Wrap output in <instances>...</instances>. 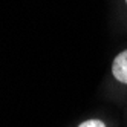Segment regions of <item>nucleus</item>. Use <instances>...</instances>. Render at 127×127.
Listing matches in <instances>:
<instances>
[{
    "instance_id": "f257e3e1",
    "label": "nucleus",
    "mask_w": 127,
    "mask_h": 127,
    "mask_svg": "<svg viewBox=\"0 0 127 127\" xmlns=\"http://www.w3.org/2000/svg\"><path fill=\"white\" fill-rule=\"evenodd\" d=\"M112 74L120 83L127 84V49L115 57L112 63Z\"/></svg>"
},
{
    "instance_id": "f03ea898",
    "label": "nucleus",
    "mask_w": 127,
    "mask_h": 127,
    "mask_svg": "<svg viewBox=\"0 0 127 127\" xmlns=\"http://www.w3.org/2000/svg\"><path fill=\"white\" fill-rule=\"evenodd\" d=\"M78 127H106V124L101 120H87L84 123H81Z\"/></svg>"
},
{
    "instance_id": "7ed1b4c3",
    "label": "nucleus",
    "mask_w": 127,
    "mask_h": 127,
    "mask_svg": "<svg viewBox=\"0 0 127 127\" xmlns=\"http://www.w3.org/2000/svg\"><path fill=\"white\" fill-rule=\"evenodd\" d=\"M126 3H127V0H126Z\"/></svg>"
}]
</instances>
